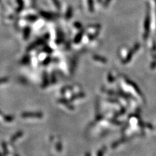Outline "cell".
Wrapping results in <instances>:
<instances>
[{"label":"cell","mask_w":156,"mask_h":156,"mask_svg":"<svg viewBox=\"0 0 156 156\" xmlns=\"http://www.w3.org/2000/svg\"><path fill=\"white\" fill-rule=\"evenodd\" d=\"M7 146L6 144H5V143H2V148H3V149L5 152L7 153V146Z\"/></svg>","instance_id":"obj_3"},{"label":"cell","mask_w":156,"mask_h":156,"mask_svg":"<svg viewBox=\"0 0 156 156\" xmlns=\"http://www.w3.org/2000/svg\"><path fill=\"white\" fill-rule=\"evenodd\" d=\"M0 156H2V154H1V153H0Z\"/></svg>","instance_id":"obj_4"},{"label":"cell","mask_w":156,"mask_h":156,"mask_svg":"<svg viewBox=\"0 0 156 156\" xmlns=\"http://www.w3.org/2000/svg\"><path fill=\"white\" fill-rule=\"evenodd\" d=\"M0 113H1V111H0Z\"/></svg>","instance_id":"obj_5"},{"label":"cell","mask_w":156,"mask_h":156,"mask_svg":"<svg viewBox=\"0 0 156 156\" xmlns=\"http://www.w3.org/2000/svg\"><path fill=\"white\" fill-rule=\"evenodd\" d=\"M149 25H150V19H149V16L148 15L146 20V24H145V30H146V36L148 35V30H149Z\"/></svg>","instance_id":"obj_1"},{"label":"cell","mask_w":156,"mask_h":156,"mask_svg":"<svg viewBox=\"0 0 156 156\" xmlns=\"http://www.w3.org/2000/svg\"><path fill=\"white\" fill-rule=\"evenodd\" d=\"M4 119L5 121H7V122H10V121H12V117L11 116H5L4 117Z\"/></svg>","instance_id":"obj_2"}]
</instances>
